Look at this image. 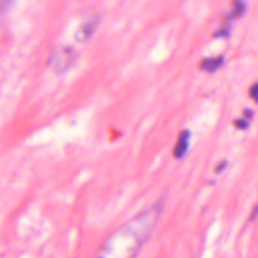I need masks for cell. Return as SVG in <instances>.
I'll use <instances>...</instances> for the list:
<instances>
[{"label": "cell", "mask_w": 258, "mask_h": 258, "mask_svg": "<svg viewBox=\"0 0 258 258\" xmlns=\"http://www.w3.org/2000/svg\"><path fill=\"white\" fill-rule=\"evenodd\" d=\"M163 206L164 202L158 201L116 230L100 248L96 258H133L149 237Z\"/></svg>", "instance_id": "6da1fadb"}, {"label": "cell", "mask_w": 258, "mask_h": 258, "mask_svg": "<svg viewBox=\"0 0 258 258\" xmlns=\"http://www.w3.org/2000/svg\"><path fill=\"white\" fill-rule=\"evenodd\" d=\"M77 59V51L67 45H61L51 51L48 57L49 67L56 72H63L70 69Z\"/></svg>", "instance_id": "7a4b0ae2"}, {"label": "cell", "mask_w": 258, "mask_h": 258, "mask_svg": "<svg viewBox=\"0 0 258 258\" xmlns=\"http://www.w3.org/2000/svg\"><path fill=\"white\" fill-rule=\"evenodd\" d=\"M98 22H99L98 17H94V18H91V19L85 21L79 27V29L77 30L76 39L78 41H81V42L88 40L93 35V33L95 32L96 27L98 25Z\"/></svg>", "instance_id": "3957f363"}, {"label": "cell", "mask_w": 258, "mask_h": 258, "mask_svg": "<svg viewBox=\"0 0 258 258\" xmlns=\"http://www.w3.org/2000/svg\"><path fill=\"white\" fill-rule=\"evenodd\" d=\"M188 139H189V132L187 130H183L179 133L177 142L173 149V155L175 158H181L187 149L188 145Z\"/></svg>", "instance_id": "277c9868"}, {"label": "cell", "mask_w": 258, "mask_h": 258, "mask_svg": "<svg viewBox=\"0 0 258 258\" xmlns=\"http://www.w3.org/2000/svg\"><path fill=\"white\" fill-rule=\"evenodd\" d=\"M232 5H233V10L229 14L226 15L223 24L229 25V22L231 20L240 18L246 10V5L243 2V0H232Z\"/></svg>", "instance_id": "5b68a950"}, {"label": "cell", "mask_w": 258, "mask_h": 258, "mask_svg": "<svg viewBox=\"0 0 258 258\" xmlns=\"http://www.w3.org/2000/svg\"><path fill=\"white\" fill-rule=\"evenodd\" d=\"M224 63V57L218 56L214 58H205L201 61L200 68L203 71H207L209 73H213L217 71L220 67H222Z\"/></svg>", "instance_id": "8992f818"}, {"label": "cell", "mask_w": 258, "mask_h": 258, "mask_svg": "<svg viewBox=\"0 0 258 258\" xmlns=\"http://www.w3.org/2000/svg\"><path fill=\"white\" fill-rule=\"evenodd\" d=\"M230 34V27L228 24H223V26L221 28H219L214 34V37H226L229 36Z\"/></svg>", "instance_id": "52a82bcc"}, {"label": "cell", "mask_w": 258, "mask_h": 258, "mask_svg": "<svg viewBox=\"0 0 258 258\" xmlns=\"http://www.w3.org/2000/svg\"><path fill=\"white\" fill-rule=\"evenodd\" d=\"M14 0H0V14L6 12L12 5Z\"/></svg>", "instance_id": "ba28073f"}, {"label": "cell", "mask_w": 258, "mask_h": 258, "mask_svg": "<svg viewBox=\"0 0 258 258\" xmlns=\"http://www.w3.org/2000/svg\"><path fill=\"white\" fill-rule=\"evenodd\" d=\"M234 126L238 129H246L248 127V121L244 118H240V119H236L234 121Z\"/></svg>", "instance_id": "9c48e42d"}, {"label": "cell", "mask_w": 258, "mask_h": 258, "mask_svg": "<svg viewBox=\"0 0 258 258\" xmlns=\"http://www.w3.org/2000/svg\"><path fill=\"white\" fill-rule=\"evenodd\" d=\"M249 96L255 101L258 102V84L253 85L249 90Z\"/></svg>", "instance_id": "30bf717a"}, {"label": "cell", "mask_w": 258, "mask_h": 258, "mask_svg": "<svg viewBox=\"0 0 258 258\" xmlns=\"http://www.w3.org/2000/svg\"><path fill=\"white\" fill-rule=\"evenodd\" d=\"M226 167H227V161H226V160H223V161H221V162L216 166L215 171H216V173H221V172H223V171L226 169Z\"/></svg>", "instance_id": "8fae6325"}, {"label": "cell", "mask_w": 258, "mask_h": 258, "mask_svg": "<svg viewBox=\"0 0 258 258\" xmlns=\"http://www.w3.org/2000/svg\"><path fill=\"white\" fill-rule=\"evenodd\" d=\"M258 217V205H256L253 210H252V213L250 215V221H254L256 218Z\"/></svg>", "instance_id": "7c38bea8"}, {"label": "cell", "mask_w": 258, "mask_h": 258, "mask_svg": "<svg viewBox=\"0 0 258 258\" xmlns=\"http://www.w3.org/2000/svg\"><path fill=\"white\" fill-rule=\"evenodd\" d=\"M243 116H244V119L249 120V119H251V118H252V116H253V112H252L250 109H245V110L243 111Z\"/></svg>", "instance_id": "4fadbf2b"}]
</instances>
